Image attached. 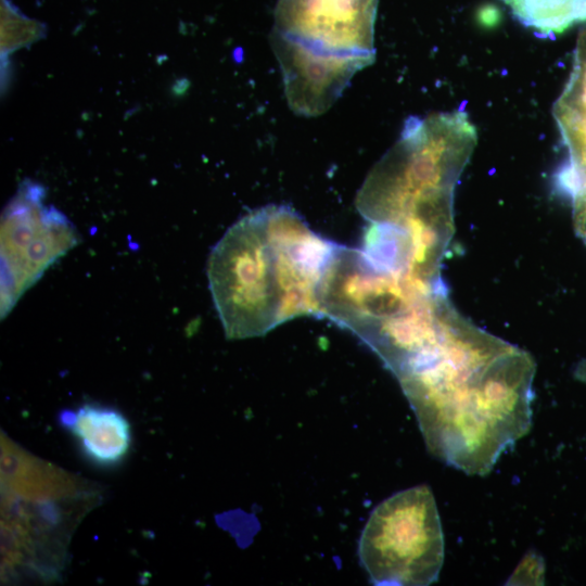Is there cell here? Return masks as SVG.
<instances>
[{
  "label": "cell",
  "instance_id": "6da1fadb",
  "mask_svg": "<svg viewBox=\"0 0 586 586\" xmlns=\"http://www.w3.org/2000/svg\"><path fill=\"white\" fill-rule=\"evenodd\" d=\"M534 358L458 310L397 379L429 451L470 475L492 471L532 425Z\"/></svg>",
  "mask_w": 586,
  "mask_h": 586
},
{
  "label": "cell",
  "instance_id": "7a4b0ae2",
  "mask_svg": "<svg viewBox=\"0 0 586 586\" xmlns=\"http://www.w3.org/2000/svg\"><path fill=\"white\" fill-rule=\"evenodd\" d=\"M336 246L284 205L258 208L234 222L207 262L226 336H260L298 316L320 317L321 284Z\"/></svg>",
  "mask_w": 586,
  "mask_h": 586
},
{
  "label": "cell",
  "instance_id": "3957f363",
  "mask_svg": "<svg viewBox=\"0 0 586 586\" xmlns=\"http://www.w3.org/2000/svg\"><path fill=\"white\" fill-rule=\"evenodd\" d=\"M476 144L463 111L409 117L356 196L370 224L390 228L444 257L454 235V193Z\"/></svg>",
  "mask_w": 586,
  "mask_h": 586
},
{
  "label": "cell",
  "instance_id": "277c9868",
  "mask_svg": "<svg viewBox=\"0 0 586 586\" xmlns=\"http://www.w3.org/2000/svg\"><path fill=\"white\" fill-rule=\"evenodd\" d=\"M453 306L442 276L393 269L341 245L320 290V317L352 331L388 370L428 343Z\"/></svg>",
  "mask_w": 586,
  "mask_h": 586
},
{
  "label": "cell",
  "instance_id": "5b68a950",
  "mask_svg": "<svg viewBox=\"0 0 586 586\" xmlns=\"http://www.w3.org/2000/svg\"><path fill=\"white\" fill-rule=\"evenodd\" d=\"M378 0H278L270 42L289 106L323 114L375 59Z\"/></svg>",
  "mask_w": 586,
  "mask_h": 586
},
{
  "label": "cell",
  "instance_id": "8992f818",
  "mask_svg": "<svg viewBox=\"0 0 586 586\" xmlns=\"http://www.w3.org/2000/svg\"><path fill=\"white\" fill-rule=\"evenodd\" d=\"M97 496L77 479L1 489L2 574L21 569L43 581L55 578L64 569L71 534Z\"/></svg>",
  "mask_w": 586,
  "mask_h": 586
},
{
  "label": "cell",
  "instance_id": "52a82bcc",
  "mask_svg": "<svg viewBox=\"0 0 586 586\" xmlns=\"http://www.w3.org/2000/svg\"><path fill=\"white\" fill-rule=\"evenodd\" d=\"M358 556L374 585L436 582L444 561V534L430 487L413 486L380 502L362 528Z\"/></svg>",
  "mask_w": 586,
  "mask_h": 586
},
{
  "label": "cell",
  "instance_id": "ba28073f",
  "mask_svg": "<svg viewBox=\"0 0 586 586\" xmlns=\"http://www.w3.org/2000/svg\"><path fill=\"white\" fill-rule=\"evenodd\" d=\"M79 240L74 225L63 214L44 207L33 190L22 192L1 221V317Z\"/></svg>",
  "mask_w": 586,
  "mask_h": 586
},
{
  "label": "cell",
  "instance_id": "9c48e42d",
  "mask_svg": "<svg viewBox=\"0 0 586 586\" xmlns=\"http://www.w3.org/2000/svg\"><path fill=\"white\" fill-rule=\"evenodd\" d=\"M568 157L556 187L571 202L576 233L586 242V29L577 37L570 77L553 105Z\"/></svg>",
  "mask_w": 586,
  "mask_h": 586
},
{
  "label": "cell",
  "instance_id": "30bf717a",
  "mask_svg": "<svg viewBox=\"0 0 586 586\" xmlns=\"http://www.w3.org/2000/svg\"><path fill=\"white\" fill-rule=\"evenodd\" d=\"M58 421L74 436L82 457L97 467L114 468L129 453L131 426L116 408L85 403L62 410Z\"/></svg>",
  "mask_w": 586,
  "mask_h": 586
},
{
  "label": "cell",
  "instance_id": "8fae6325",
  "mask_svg": "<svg viewBox=\"0 0 586 586\" xmlns=\"http://www.w3.org/2000/svg\"><path fill=\"white\" fill-rule=\"evenodd\" d=\"M514 18L543 37L586 22V0H502Z\"/></svg>",
  "mask_w": 586,
  "mask_h": 586
},
{
  "label": "cell",
  "instance_id": "7c38bea8",
  "mask_svg": "<svg viewBox=\"0 0 586 586\" xmlns=\"http://www.w3.org/2000/svg\"><path fill=\"white\" fill-rule=\"evenodd\" d=\"M545 565L540 556L535 552L526 555L508 579V584L536 585L544 582Z\"/></svg>",
  "mask_w": 586,
  "mask_h": 586
},
{
  "label": "cell",
  "instance_id": "4fadbf2b",
  "mask_svg": "<svg viewBox=\"0 0 586 586\" xmlns=\"http://www.w3.org/2000/svg\"><path fill=\"white\" fill-rule=\"evenodd\" d=\"M574 374L579 381L586 383V358L577 365Z\"/></svg>",
  "mask_w": 586,
  "mask_h": 586
}]
</instances>
